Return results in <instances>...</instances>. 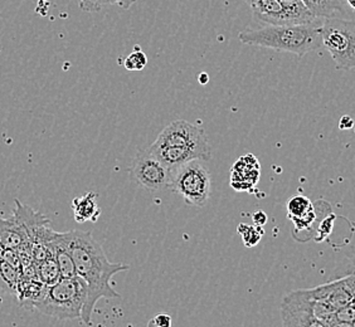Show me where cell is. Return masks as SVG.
Returning <instances> with one entry per match:
<instances>
[{
	"label": "cell",
	"mask_w": 355,
	"mask_h": 327,
	"mask_svg": "<svg viewBox=\"0 0 355 327\" xmlns=\"http://www.w3.org/2000/svg\"><path fill=\"white\" fill-rule=\"evenodd\" d=\"M331 327H355V325L352 324V322H340V321H338Z\"/></svg>",
	"instance_id": "cell-28"
},
{
	"label": "cell",
	"mask_w": 355,
	"mask_h": 327,
	"mask_svg": "<svg viewBox=\"0 0 355 327\" xmlns=\"http://www.w3.org/2000/svg\"><path fill=\"white\" fill-rule=\"evenodd\" d=\"M322 19L300 24L265 26L254 30H243L239 39L243 44L287 52L297 57L308 55L322 47Z\"/></svg>",
	"instance_id": "cell-3"
},
{
	"label": "cell",
	"mask_w": 355,
	"mask_h": 327,
	"mask_svg": "<svg viewBox=\"0 0 355 327\" xmlns=\"http://www.w3.org/2000/svg\"><path fill=\"white\" fill-rule=\"evenodd\" d=\"M335 218H336V217H335L331 211L328 213V214L322 218L320 224H319V228H318V232H316L318 234L314 237L316 242H322V240H325V239L328 238L329 236H330V233L333 232Z\"/></svg>",
	"instance_id": "cell-23"
},
{
	"label": "cell",
	"mask_w": 355,
	"mask_h": 327,
	"mask_svg": "<svg viewBox=\"0 0 355 327\" xmlns=\"http://www.w3.org/2000/svg\"><path fill=\"white\" fill-rule=\"evenodd\" d=\"M21 273L0 258V290L13 297H18Z\"/></svg>",
	"instance_id": "cell-15"
},
{
	"label": "cell",
	"mask_w": 355,
	"mask_h": 327,
	"mask_svg": "<svg viewBox=\"0 0 355 327\" xmlns=\"http://www.w3.org/2000/svg\"><path fill=\"white\" fill-rule=\"evenodd\" d=\"M146 64H148V57L140 47L134 48V52L123 61V67L128 71H143L146 67Z\"/></svg>",
	"instance_id": "cell-20"
},
{
	"label": "cell",
	"mask_w": 355,
	"mask_h": 327,
	"mask_svg": "<svg viewBox=\"0 0 355 327\" xmlns=\"http://www.w3.org/2000/svg\"><path fill=\"white\" fill-rule=\"evenodd\" d=\"M78 3L80 8L83 9V12H89L91 4H92V0H76Z\"/></svg>",
	"instance_id": "cell-27"
},
{
	"label": "cell",
	"mask_w": 355,
	"mask_h": 327,
	"mask_svg": "<svg viewBox=\"0 0 355 327\" xmlns=\"http://www.w3.org/2000/svg\"><path fill=\"white\" fill-rule=\"evenodd\" d=\"M151 325H155L157 327H171V317L169 315H157L151 321Z\"/></svg>",
	"instance_id": "cell-24"
},
{
	"label": "cell",
	"mask_w": 355,
	"mask_h": 327,
	"mask_svg": "<svg viewBox=\"0 0 355 327\" xmlns=\"http://www.w3.org/2000/svg\"><path fill=\"white\" fill-rule=\"evenodd\" d=\"M281 1L293 13L297 23H311V21H319V19H315L309 12L308 8L304 4V0H281Z\"/></svg>",
	"instance_id": "cell-18"
},
{
	"label": "cell",
	"mask_w": 355,
	"mask_h": 327,
	"mask_svg": "<svg viewBox=\"0 0 355 327\" xmlns=\"http://www.w3.org/2000/svg\"><path fill=\"white\" fill-rule=\"evenodd\" d=\"M345 3H347V7L353 9L355 12V0H345Z\"/></svg>",
	"instance_id": "cell-29"
},
{
	"label": "cell",
	"mask_w": 355,
	"mask_h": 327,
	"mask_svg": "<svg viewBox=\"0 0 355 327\" xmlns=\"http://www.w3.org/2000/svg\"><path fill=\"white\" fill-rule=\"evenodd\" d=\"M134 3H135V0H92V4L89 8V13L100 12L105 8H109L111 6H117V7L123 8V9H130Z\"/></svg>",
	"instance_id": "cell-22"
},
{
	"label": "cell",
	"mask_w": 355,
	"mask_h": 327,
	"mask_svg": "<svg viewBox=\"0 0 355 327\" xmlns=\"http://www.w3.org/2000/svg\"><path fill=\"white\" fill-rule=\"evenodd\" d=\"M253 222H254V224L259 225V227H262V225L266 224L267 222V215L265 211H257L252 215Z\"/></svg>",
	"instance_id": "cell-25"
},
{
	"label": "cell",
	"mask_w": 355,
	"mask_h": 327,
	"mask_svg": "<svg viewBox=\"0 0 355 327\" xmlns=\"http://www.w3.org/2000/svg\"><path fill=\"white\" fill-rule=\"evenodd\" d=\"M245 1H246L247 4H248V7H250V6L252 4L253 0H245Z\"/></svg>",
	"instance_id": "cell-30"
},
{
	"label": "cell",
	"mask_w": 355,
	"mask_h": 327,
	"mask_svg": "<svg viewBox=\"0 0 355 327\" xmlns=\"http://www.w3.org/2000/svg\"><path fill=\"white\" fill-rule=\"evenodd\" d=\"M87 288L80 277L61 279L55 285L48 286L35 310L57 320H77L83 316Z\"/></svg>",
	"instance_id": "cell-4"
},
{
	"label": "cell",
	"mask_w": 355,
	"mask_h": 327,
	"mask_svg": "<svg viewBox=\"0 0 355 327\" xmlns=\"http://www.w3.org/2000/svg\"><path fill=\"white\" fill-rule=\"evenodd\" d=\"M130 177L137 185L151 191H171L173 173L151 154L141 150L131 165Z\"/></svg>",
	"instance_id": "cell-7"
},
{
	"label": "cell",
	"mask_w": 355,
	"mask_h": 327,
	"mask_svg": "<svg viewBox=\"0 0 355 327\" xmlns=\"http://www.w3.org/2000/svg\"><path fill=\"white\" fill-rule=\"evenodd\" d=\"M64 237L75 263L76 274L85 282L87 288L81 320L83 324L91 326L92 315L98 301L101 299H120V294L111 285V281L117 273L128 271L129 266L123 263H111L101 245L89 232L69 231L64 233Z\"/></svg>",
	"instance_id": "cell-1"
},
{
	"label": "cell",
	"mask_w": 355,
	"mask_h": 327,
	"mask_svg": "<svg viewBox=\"0 0 355 327\" xmlns=\"http://www.w3.org/2000/svg\"><path fill=\"white\" fill-rule=\"evenodd\" d=\"M354 126V120L352 117L343 116L340 118V123H339V127L342 130L352 129Z\"/></svg>",
	"instance_id": "cell-26"
},
{
	"label": "cell",
	"mask_w": 355,
	"mask_h": 327,
	"mask_svg": "<svg viewBox=\"0 0 355 327\" xmlns=\"http://www.w3.org/2000/svg\"><path fill=\"white\" fill-rule=\"evenodd\" d=\"M314 208L310 199L304 195H295L287 202V215L288 219L300 218Z\"/></svg>",
	"instance_id": "cell-17"
},
{
	"label": "cell",
	"mask_w": 355,
	"mask_h": 327,
	"mask_svg": "<svg viewBox=\"0 0 355 327\" xmlns=\"http://www.w3.org/2000/svg\"><path fill=\"white\" fill-rule=\"evenodd\" d=\"M96 193L89 191L80 198L73 199L72 202V209H73V217L77 223H85V222H96L101 209L98 208L96 202Z\"/></svg>",
	"instance_id": "cell-13"
},
{
	"label": "cell",
	"mask_w": 355,
	"mask_h": 327,
	"mask_svg": "<svg viewBox=\"0 0 355 327\" xmlns=\"http://www.w3.org/2000/svg\"><path fill=\"white\" fill-rule=\"evenodd\" d=\"M35 266H37L38 280L41 281L42 283H44L46 286H52L61 280L60 267L57 265L53 256L35 263Z\"/></svg>",
	"instance_id": "cell-16"
},
{
	"label": "cell",
	"mask_w": 355,
	"mask_h": 327,
	"mask_svg": "<svg viewBox=\"0 0 355 327\" xmlns=\"http://www.w3.org/2000/svg\"><path fill=\"white\" fill-rule=\"evenodd\" d=\"M51 249H52V254L55 257L57 265L60 267L62 279H75V277H77L75 263H73V259H72V256L69 253L64 233H55V238L51 243Z\"/></svg>",
	"instance_id": "cell-12"
},
{
	"label": "cell",
	"mask_w": 355,
	"mask_h": 327,
	"mask_svg": "<svg viewBox=\"0 0 355 327\" xmlns=\"http://www.w3.org/2000/svg\"><path fill=\"white\" fill-rule=\"evenodd\" d=\"M260 163L256 157L248 154L239 157L231 171V185L237 191H251L260 180Z\"/></svg>",
	"instance_id": "cell-10"
},
{
	"label": "cell",
	"mask_w": 355,
	"mask_h": 327,
	"mask_svg": "<svg viewBox=\"0 0 355 327\" xmlns=\"http://www.w3.org/2000/svg\"><path fill=\"white\" fill-rule=\"evenodd\" d=\"M148 150L171 173L194 160L208 161L212 155L205 130L184 120L169 123Z\"/></svg>",
	"instance_id": "cell-2"
},
{
	"label": "cell",
	"mask_w": 355,
	"mask_h": 327,
	"mask_svg": "<svg viewBox=\"0 0 355 327\" xmlns=\"http://www.w3.org/2000/svg\"><path fill=\"white\" fill-rule=\"evenodd\" d=\"M316 220H318V211H316L315 205L314 208L309 211V213H306L305 215H302L300 218L291 219V222L294 223L295 232L300 233L311 231Z\"/></svg>",
	"instance_id": "cell-21"
},
{
	"label": "cell",
	"mask_w": 355,
	"mask_h": 327,
	"mask_svg": "<svg viewBox=\"0 0 355 327\" xmlns=\"http://www.w3.org/2000/svg\"><path fill=\"white\" fill-rule=\"evenodd\" d=\"M313 302L309 290L288 293L281 305L284 327H329L315 316Z\"/></svg>",
	"instance_id": "cell-8"
},
{
	"label": "cell",
	"mask_w": 355,
	"mask_h": 327,
	"mask_svg": "<svg viewBox=\"0 0 355 327\" xmlns=\"http://www.w3.org/2000/svg\"><path fill=\"white\" fill-rule=\"evenodd\" d=\"M200 161L194 160L173 171L171 191L193 206H205L212 191L211 173Z\"/></svg>",
	"instance_id": "cell-6"
},
{
	"label": "cell",
	"mask_w": 355,
	"mask_h": 327,
	"mask_svg": "<svg viewBox=\"0 0 355 327\" xmlns=\"http://www.w3.org/2000/svg\"><path fill=\"white\" fill-rule=\"evenodd\" d=\"M304 4L315 19H327L339 17L344 13L347 3L345 0H304Z\"/></svg>",
	"instance_id": "cell-14"
},
{
	"label": "cell",
	"mask_w": 355,
	"mask_h": 327,
	"mask_svg": "<svg viewBox=\"0 0 355 327\" xmlns=\"http://www.w3.org/2000/svg\"><path fill=\"white\" fill-rule=\"evenodd\" d=\"M237 232H239L246 247H254V245H259L261 237L263 234V232L259 229L257 227L245 224V223H241L237 227Z\"/></svg>",
	"instance_id": "cell-19"
},
{
	"label": "cell",
	"mask_w": 355,
	"mask_h": 327,
	"mask_svg": "<svg viewBox=\"0 0 355 327\" xmlns=\"http://www.w3.org/2000/svg\"><path fill=\"white\" fill-rule=\"evenodd\" d=\"M321 38L338 69H355V21L339 17L324 19Z\"/></svg>",
	"instance_id": "cell-5"
},
{
	"label": "cell",
	"mask_w": 355,
	"mask_h": 327,
	"mask_svg": "<svg viewBox=\"0 0 355 327\" xmlns=\"http://www.w3.org/2000/svg\"><path fill=\"white\" fill-rule=\"evenodd\" d=\"M253 18L265 26L300 24L281 0H253Z\"/></svg>",
	"instance_id": "cell-9"
},
{
	"label": "cell",
	"mask_w": 355,
	"mask_h": 327,
	"mask_svg": "<svg viewBox=\"0 0 355 327\" xmlns=\"http://www.w3.org/2000/svg\"><path fill=\"white\" fill-rule=\"evenodd\" d=\"M26 245H31L29 237L19 220L14 215L7 219L0 217V249L19 251Z\"/></svg>",
	"instance_id": "cell-11"
}]
</instances>
